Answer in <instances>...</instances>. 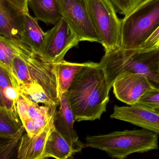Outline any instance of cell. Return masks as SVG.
Returning a JSON list of instances; mask_svg holds the SVG:
<instances>
[{
  "instance_id": "cell-1",
  "label": "cell",
  "mask_w": 159,
  "mask_h": 159,
  "mask_svg": "<svg viewBox=\"0 0 159 159\" xmlns=\"http://www.w3.org/2000/svg\"><path fill=\"white\" fill-rule=\"evenodd\" d=\"M110 91L99 63L84 68L66 92L75 121L99 120L106 111Z\"/></svg>"
},
{
  "instance_id": "cell-2",
  "label": "cell",
  "mask_w": 159,
  "mask_h": 159,
  "mask_svg": "<svg viewBox=\"0 0 159 159\" xmlns=\"http://www.w3.org/2000/svg\"><path fill=\"white\" fill-rule=\"evenodd\" d=\"M99 64L110 90L115 79L126 72L145 75L153 87L159 90V48L142 50L120 48L105 52Z\"/></svg>"
},
{
  "instance_id": "cell-3",
  "label": "cell",
  "mask_w": 159,
  "mask_h": 159,
  "mask_svg": "<svg viewBox=\"0 0 159 159\" xmlns=\"http://www.w3.org/2000/svg\"><path fill=\"white\" fill-rule=\"evenodd\" d=\"M57 63L46 61L30 49L15 57L11 73L18 89L31 84L39 86L58 106L60 96Z\"/></svg>"
},
{
  "instance_id": "cell-4",
  "label": "cell",
  "mask_w": 159,
  "mask_h": 159,
  "mask_svg": "<svg viewBox=\"0 0 159 159\" xmlns=\"http://www.w3.org/2000/svg\"><path fill=\"white\" fill-rule=\"evenodd\" d=\"M86 141L87 147L104 151L114 159H125L132 153H143L159 148L158 135L144 128L88 136Z\"/></svg>"
},
{
  "instance_id": "cell-5",
  "label": "cell",
  "mask_w": 159,
  "mask_h": 159,
  "mask_svg": "<svg viewBox=\"0 0 159 159\" xmlns=\"http://www.w3.org/2000/svg\"><path fill=\"white\" fill-rule=\"evenodd\" d=\"M159 27V0H146L121 20V44L139 49Z\"/></svg>"
},
{
  "instance_id": "cell-6",
  "label": "cell",
  "mask_w": 159,
  "mask_h": 159,
  "mask_svg": "<svg viewBox=\"0 0 159 159\" xmlns=\"http://www.w3.org/2000/svg\"><path fill=\"white\" fill-rule=\"evenodd\" d=\"M91 21L105 52L120 48L121 20L109 0H87Z\"/></svg>"
},
{
  "instance_id": "cell-7",
  "label": "cell",
  "mask_w": 159,
  "mask_h": 159,
  "mask_svg": "<svg viewBox=\"0 0 159 159\" xmlns=\"http://www.w3.org/2000/svg\"><path fill=\"white\" fill-rule=\"evenodd\" d=\"M81 41L67 22L62 17L46 32L42 45L37 54L48 62L57 63L64 59L66 54Z\"/></svg>"
},
{
  "instance_id": "cell-8",
  "label": "cell",
  "mask_w": 159,
  "mask_h": 159,
  "mask_svg": "<svg viewBox=\"0 0 159 159\" xmlns=\"http://www.w3.org/2000/svg\"><path fill=\"white\" fill-rule=\"evenodd\" d=\"M57 1L62 17L80 37L81 41L101 43V39L90 18L87 0Z\"/></svg>"
},
{
  "instance_id": "cell-9",
  "label": "cell",
  "mask_w": 159,
  "mask_h": 159,
  "mask_svg": "<svg viewBox=\"0 0 159 159\" xmlns=\"http://www.w3.org/2000/svg\"><path fill=\"white\" fill-rule=\"evenodd\" d=\"M17 111L19 118L29 135L33 136L45 128L54 114L57 106H41L30 100L19 91Z\"/></svg>"
},
{
  "instance_id": "cell-10",
  "label": "cell",
  "mask_w": 159,
  "mask_h": 159,
  "mask_svg": "<svg viewBox=\"0 0 159 159\" xmlns=\"http://www.w3.org/2000/svg\"><path fill=\"white\" fill-rule=\"evenodd\" d=\"M112 88L116 98L129 106L135 105L143 95L154 88L145 75L128 72L118 76Z\"/></svg>"
},
{
  "instance_id": "cell-11",
  "label": "cell",
  "mask_w": 159,
  "mask_h": 159,
  "mask_svg": "<svg viewBox=\"0 0 159 159\" xmlns=\"http://www.w3.org/2000/svg\"><path fill=\"white\" fill-rule=\"evenodd\" d=\"M110 118L127 122L159 135V112L137 105H115Z\"/></svg>"
},
{
  "instance_id": "cell-12",
  "label": "cell",
  "mask_w": 159,
  "mask_h": 159,
  "mask_svg": "<svg viewBox=\"0 0 159 159\" xmlns=\"http://www.w3.org/2000/svg\"><path fill=\"white\" fill-rule=\"evenodd\" d=\"M56 113L40 133L33 136L29 135L27 133L22 135L17 150L18 159H43L46 141L54 125Z\"/></svg>"
},
{
  "instance_id": "cell-13",
  "label": "cell",
  "mask_w": 159,
  "mask_h": 159,
  "mask_svg": "<svg viewBox=\"0 0 159 159\" xmlns=\"http://www.w3.org/2000/svg\"><path fill=\"white\" fill-rule=\"evenodd\" d=\"M75 121L73 111L70 106L67 93L62 94L60 98L59 109L57 111L54 120V125L56 129L68 139L71 141L81 152L84 146L79 139L76 131L73 128Z\"/></svg>"
},
{
  "instance_id": "cell-14",
  "label": "cell",
  "mask_w": 159,
  "mask_h": 159,
  "mask_svg": "<svg viewBox=\"0 0 159 159\" xmlns=\"http://www.w3.org/2000/svg\"><path fill=\"white\" fill-rule=\"evenodd\" d=\"M23 13L6 0H0V34L20 40Z\"/></svg>"
},
{
  "instance_id": "cell-15",
  "label": "cell",
  "mask_w": 159,
  "mask_h": 159,
  "mask_svg": "<svg viewBox=\"0 0 159 159\" xmlns=\"http://www.w3.org/2000/svg\"><path fill=\"white\" fill-rule=\"evenodd\" d=\"M79 152L73 143L64 136L54 125L46 141L43 159L49 157L68 159L71 158L74 153Z\"/></svg>"
},
{
  "instance_id": "cell-16",
  "label": "cell",
  "mask_w": 159,
  "mask_h": 159,
  "mask_svg": "<svg viewBox=\"0 0 159 159\" xmlns=\"http://www.w3.org/2000/svg\"><path fill=\"white\" fill-rule=\"evenodd\" d=\"M38 20L28 12H24L20 40L37 53L43 43L46 32L38 24Z\"/></svg>"
},
{
  "instance_id": "cell-17",
  "label": "cell",
  "mask_w": 159,
  "mask_h": 159,
  "mask_svg": "<svg viewBox=\"0 0 159 159\" xmlns=\"http://www.w3.org/2000/svg\"><path fill=\"white\" fill-rule=\"evenodd\" d=\"M28 4L38 21L55 25L62 18L57 0H28Z\"/></svg>"
},
{
  "instance_id": "cell-18",
  "label": "cell",
  "mask_w": 159,
  "mask_h": 159,
  "mask_svg": "<svg viewBox=\"0 0 159 159\" xmlns=\"http://www.w3.org/2000/svg\"><path fill=\"white\" fill-rule=\"evenodd\" d=\"M20 40L0 37V65L11 72L12 64L16 56L29 48Z\"/></svg>"
},
{
  "instance_id": "cell-19",
  "label": "cell",
  "mask_w": 159,
  "mask_h": 159,
  "mask_svg": "<svg viewBox=\"0 0 159 159\" xmlns=\"http://www.w3.org/2000/svg\"><path fill=\"white\" fill-rule=\"evenodd\" d=\"M92 62L70 63L63 59L57 63L60 98L62 94L67 91L76 75L84 68L90 65Z\"/></svg>"
},
{
  "instance_id": "cell-20",
  "label": "cell",
  "mask_w": 159,
  "mask_h": 159,
  "mask_svg": "<svg viewBox=\"0 0 159 159\" xmlns=\"http://www.w3.org/2000/svg\"><path fill=\"white\" fill-rule=\"evenodd\" d=\"M25 129L19 116L0 107V137L22 136Z\"/></svg>"
},
{
  "instance_id": "cell-21",
  "label": "cell",
  "mask_w": 159,
  "mask_h": 159,
  "mask_svg": "<svg viewBox=\"0 0 159 159\" xmlns=\"http://www.w3.org/2000/svg\"><path fill=\"white\" fill-rule=\"evenodd\" d=\"M0 93V107L4 108L7 111L19 116L16 106L19 96L18 88L14 85H10L1 88Z\"/></svg>"
},
{
  "instance_id": "cell-22",
  "label": "cell",
  "mask_w": 159,
  "mask_h": 159,
  "mask_svg": "<svg viewBox=\"0 0 159 159\" xmlns=\"http://www.w3.org/2000/svg\"><path fill=\"white\" fill-rule=\"evenodd\" d=\"M22 136L14 137L1 138L0 141V158L9 159L14 152L15 148Z\"/></svg>"
},
{
  "instance_id": "cell-23",
  "label": "cell",
  "mask_w": 159,
  "mask_h": 159,
  "mask_svg": "<svg viewBox=\"0 0 159 159\" xmlns=\"http://www.w3.org/2000/svg\"><path fill=\"white\" fill-rule=\"evenodd\" d=\"M135 105L147 108H159V90L153 88L143 95Z\"/></svg>"
},
{
  "instance_id": "cell-24",
  "label": "cell",
  "mask_w": 159,
  "mask_h": 159,
  "mask_svg": "<svg viewBox=\"0 0 159 159\" xmlns=\"http://www.w3.org/2000/svg\"><path fill=\"white\" fill-rule=\"evenodd\" d=\"M158 48H159V27L139 49L151 50Z\"/></svg>"
},
{
  "instance_id": "cell-25",
  "label": "cell",
  "mask_w": 159,
  "mask_h": 159,
  "mask_svg": "<svg viewBox=\"0 0 159 159\" xmlns=\"http://www.w3.org/2000/svg\"><path fill=\"white\" fill-rule=\"evenodd\" d=\"M6 1L21 11H29L28 0H6Z\"/></svg>"
},
{
  "instance_id": "cell-26",
  "label": "cell",
  "mask_w": 159,
  "mask_h": 159,
  "mask_svg": "<svg viewBox=\"0 0 159 159\" xmlns=\"http://www.w3.org/2000/svg\"><path fill=\"white\" fill-rule=\"evenodd\" d=\"M155 110L156 111H158V112H159V108L156 109H155Z\"/></svg>"
}]
</instances>
